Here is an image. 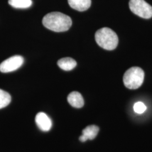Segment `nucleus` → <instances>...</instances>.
I'll return each mask as SVG.
<instances>
[{
  "label": "nucleus",
  "mask_w": 152,
  "mask_h": 152,
  "mask_svg": "<svg viewBox=\"0 0 152 152\" xmlns=\"http://www.w3.org/2000/svg\"><path fill=\"white\" fill-rule=\"evenodd\" d=\"M24 63V58L20 55H15L4 60L0 64V72L9 73L16 71Z\"/></svg>",
  "instance_id": "39448f33"
},
{
  "label": "nucleus",
  "mask_w": 152,
  "mask_h": 152,
  "mask_svg": "<svg viewBox=\"0 0 152 152\" xmlns=\"http://www.w3.org/2000/svg\"><path fill=\"white\" fill-rule=\"evenodd\" d=\"M99 128L95 125L88 126L82 131V135L80 137V140L85 142L87 140H93L97 136Z\"/></svg>",
  "instance_id": "0eeeda50"
},
{
  "label": "nucleus",
  "mask_w": 152,
  "mask_h": 152,
  "mask_svg": "<svg viewBox=\"0 0 152 152\" xmlns=\"http://www.w3.org/2000/svg\"><path fill=\"white\" fill-rule=\"evenodd\" d=\"M144 72L137 66H134L126 71L124 74L123 81L125 86L132 90L140 87L144 82Z\"/></svg>",
  "instance_id": "7ed1b4c3"
},
{
  "label": "nucleus",
  "mask_w": 152,
  "mask_h": 152,
  "mask_svg": "<svg viewBox=\"0 0 152 152\" xmlns=\"http://www.w3.org/2000/svg\"><path fill=\"white\" fill-rule=\"evenodd\" d=\"M67 100L71 106L76 108H81L84 105V100L81 94L77 91L71 92L68 96Z\"/></svg>",
  "instance_id": "6e6552de"
},
{
  "label": "nucleus",
  "mask_w": 152,
  "mask_h": 152,
  "mask_svg": "<svg viewBox=\"0 0 152 152\" xmlns=\"http://www.w3.org/2000/svg\"><path fill=\"white\" fill-rule=\"evenodd\" d=\"M134 110L137 113L142 114L147 110V107L143 103L141 102H138L134 104Z\"/></svg>",
  "instance_id": "ddd939ff"
},
{
  "label": "nucleus",
  "mask_w": 152,
  "mask_h": 152,
  "mask_svg": "<svg viewBox=\"0 0 152 152\" xmlns=\"http://www.w3.org/2000/svg\"><path fill=\"white\" fill-rule=\"evenodd\" d=\"M129 7L131 11L144 19L152 17V7L144 0H130Z\"/></svg>",
  "instance_id": "20e7f679"
},
{
  "label": "nucleus",
  "mask_w": 152,
  "mask_h": 152,
  "mask_svg": "<svg viewBox=\"0 0 152 152\" xmlns=\"http://www.w3.org/2000/svg\"><path fill=\"white\" fill-rule=\"evenodd\" d=\"M58 65L64 71H71L77 65L76 60L71 58H64L58 61Z\"/></svg>",
  "instance_id": "9d476101"
},
{
  "label": "nucleus",
  "mask_w": 152,
  "mask_h": 152,
  "mask_svg": "<svg viewBox=\"0 0 152 152\" xmlns=\"http://www.w3.org/2000/svg\"><path fill=\"white\" fill-rule=\"evenodd\" d=\"M35 121L38 128L45 132L49 131L52 127L51 120L44 112H39L36 115Z\"/></svg>",
  "instance_id": "423d86ee"
},
{
  "label": "nucleus",
  "mask_w": 152,
  "mask_h": 152,
  "mask_svg": "<svg viewBox=\"0 0 152 152\" xmlns=\"http://www.w3.org/2000/svg\"><path fill=\"white\" fill-rule=\"evenodd\" d=\"M10 95L8 92L0 89V109L4 108L11 102Z\"/></svg>",
  "instance_id": "f8f14e48"
},
{
  "label": "nucleus",
  "mask_w": 152,
  "mask_h": 152,
  "mask_svg": "<svg viewBox=\"0 0 152 152\" xmlns=\"http://www.w3.org/2000/svg\"><path fill=\"white\" fill-rule=\"evenodd\" d=\"M68 1L72 9L79 11L87 10L91 4V0H68Z\"/></svg>",
  "instance_id": "1a4fd4ad"
},
{
  "label": "nucleus",
  "mask_w": 152,
  "mask_h": 152,
  "mask_svg": "<svg viewBox=\"0 0 152 152\" xmlns=\"http://www.w3.org/2000/svg\"><path fill=\"white\" fill-rule=\"evenodd\" d=\"M9 4L16 9H27L32 4V0H9Z\"/></svg>",
  "instance_id": "9b49d317"
},
{
  "label": "nucleus",
  "mask_w": 152,
  "mask_h": 152,
  "mask_svg": "<svg viewBox=\"0 0 152 152\" xmlns=\"http://www.w3.org/2000/svg\"><path fill=\"white\" fill-rule=\"evenodd\" d=\"M99 46L107 50L115 49L118 44V37L114 31L109 28H103L97 31L95 35Z\"/></svg>",
  "instance_id": "f03ea898"
},
{
  "label": "nucleus",
  "mask_w": 152,
  "mask_h": 152,
  "mask_svg": "<svg viewBox=\"0 0 152 152\" xmlns=\"http://www.w3.org/2000/svg\"><path fill=\"white\" fill-rule=\"evenodd\" d=\"M42 24L46 28L56 32L68 31L72 22L69 16L60 12H52L46 14L42 19Z\"/></svg>",
  "instance_id": "f257e3e1"
}]
</instances>
